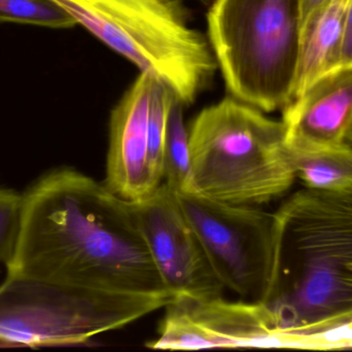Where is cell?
<instances>
[{"mask_svg": "<svg viewBox=\"0 0 352 352\" xmlns=\"http://www.w3.org/2000/svg\"><path fill=\"white\" fill-rule=\"evenodd\" d=\"M6 276L125 297L175 296L165 287L128 200L69 167L23 192Z\"/></svg>", "mask_w": 352, "mask_h": 352, "instance_id": "cell-1", "label": "cell"}, {"mask_svg": "<svg viewBox=\"0 0 352 352\" xmlns=\"http://www.w3.org/2000/svg\"><path fill=\"white\" fill-rule=\"evenodd\" d=\"M188 191L238 205L266 204L296 180L283 121L233 96L205 107L188 127Z\"/></svg>", "mask_w": 352, "mask_h": 352, "instance_id": "cell-2", "label": "cell"}, {"mask_svg": "<svg viewBox=\"0 0 352 352\" xmlns=\"http://www.w3.org/2000/svg\"><path fill=\"white\" fill-rule=\"evenodd\" d=\"M99 41L164 82L184 105L217 72L208 39L179 0H52Z\"/></svg>", "mask_w": 352, "mask_h": 352, "instance_id": "cell-3", "label": "cell"}, {"mask_svg": "<svg viewBox=\"0 0 352 352\" xmlns=\"http://www.w3.org/2000/svg\"><path fill=\"white\" fill-rule=\"evenodd\" d=\"M300 0H213L207 39L231 96L264 113L293 99Z\"/></svg>", "mask_w": 352, "mask_h": 352, "instance_id": "cell-4", "label": "cell"}, {"mask_svg": "<svg viewBox=\"0 0 352 352\" xmlns=\"http://www.w3.org/2000/svg\"><path fill=\"white\" fill-rule=\"evenodd\" d=\"M173 300L107 295L6 276L0 284V341L30 347L86 344Z\"/></svg>", "mask_w": 352, "mask_h": 352, "instance_id": "cell-5", "label": "cell"}, {"mask_svg": "<svg viewBox=\"0 0 352 352\" xmlns=\"http://www.w3.org/2000/svg\"><path fill=\"white\" fill-rule=\"evenodd\" d=\"M217 278L244 301L264 302L270 284L274 213L175 192Z\"/></svg>", "mask_w": 352, "mask_h": 352, "instance_id": "cell-6", "label": "cell"}, {"mask_svg": "<svg viewBox=\"0 0 352 352\" xmlns=\"http://www.w3.org/2000/svg\"><path fill=\"white\" fill-rule=\"evenodd\" d=\"M165 309L158 338L146 345L150 349H294V335L279 330L264 302L182 295Z\"/></svg>", "mask_w": 352, "mask_h": 352, "instance_id": "cell-7", "label": "cell"}, {"mask_svg": "<svg viewBox=\"0 0 352 352\" xmlns=\"http://www.w3.org/2000/svg\"><path fill=\"white\" fill-rule=\"evenodd\" d=\"M155 267L175 296L211 297L225 287L215 275L175 192L165 183L142 200L129 202Z\"/></svg>", "mask_w": 352, "mask_h": 352, "instance_id": "cell-8", "label": "cell"}, {"mask_svg": "<svg viewBox=\"0 0 352 352\" xmlns=\"http://www.w3.org/2000/svg\"><path fill=\"white\" fill-rule=\"evenodd\" d=\"M154 76L140 72L113 107L104 184L128 202L142 200L160 187L151 163L150 103Z\"/></svg>", "mask_w": 352, "mask_h": 352, "instance_id": "cell-9", "label": "cell"}, {"mask_svg": "<svg viewBox=\"0 0 352 352\" xmlns=\"http://www.w3.org/2000/svg\"><path fill=\"white\" fill-rule=\"evenodd\" d=\"M281 121L291 150H314L346 142L352 124V64L322 74L283 107Z\"/></svg>", "mask_w": 352, "mask_h": 352, "instance_id": "cell-10", "label": "cell"}, {"mask_svg": "<svg viewBox=\"0 0 352 352\" xmlns=\"http://www.w3.org/2000/svg\"><path fill=\"white\" fill-rule=\"evenodd\" d=\"M351 1L326 0L302 20L293 99L312 81L341 65Z\"/></svg>", "mask_w": 352, "mask_h": 352, "instance_id": "cell-11", "label": "cell"}, {"mask_svg": "<svg viewBox=\"0 0 352 352\" xmlns=\"http://www.w3.org/2000/svg\"><path fill=\"white\" fill-rule=\"evenodd\" d=\"M289 152L296 178L308 189L330 194L352 192V145L349 143L314 150L289 149Z\"/></svg>", "mask_w": 352, "mask_h": 352, "instance_id": "cell-12", "label": "cell"}, {"mask_svg": "<svg viewBox=\"0 0 352 352\" xmlns=\"http://www.w3.org/2000/svg\"><path fill=\"white\" fill-rule=\"evenodd\" d=\"M184 103L175 94L169 107L164 142V182L173 192L188 191L190 179L188 128Z\"/></svg>", "mask_w": 352, "mask_h": 352, "instance_id": "cell-13", "label": "cell"}, {"mask_svg": "<svg viewBox=\"0 0 352 352\" xmlns=\"http://www.w3.org/2000/svg\"><path fill=\"white\" fill-rule=\"evenodd\" d=\"M0 23L67 29L76 20L52 0H0Z\"/></svg>", "mask_w": 352, "mask_h": 352, "instance_id": "cell-14", "label": "cell"}, {"mask_svg": "<svg viewBox=\"0 0 352 352\" xmlns=\"http://www.w3.org/2000/svg\"><path fill=\"white\" fill-rule=\"evenodd\" d=\"M23 194L0 186V262L8 264L18 241Z\"/></svg>", "mask_w": 352, "mask_h": 352, "instance_id": "cell-15", "label": "cell"}, {"mask_svg": "<svg viewBox=\"0 0 352 352\" xmlns=\"http://www.w3.org/2000/svg\"><path fill=\"white\" fill-rule=\"evenodd\" d=\"M342 64H352V0L349 4L346 25H345L342 53H341V65Z\"/></svg>", "mask_w": 352, "mask_h": 352, "instance_id": "cell-16", "label": "cell"}, {"mask_svg": "<svg viewBox=\"0 0 352 352\" xmlns=\"http://www.w3.org/2000/svg\"><path fill=\"white\" fill-rule=\"evenodd\" d=\"M324 1L326 0H300V4H301V22L314 8L324 3Z\"/></svg>", "mask_w": 352, "mask_h": 352, "instance_id": "cell-17", "label": "cell"}, {"mask_svg": "<svg viewBox=\"0 0 352 352\" xmlns=\"http://www.w3.org/2000/svg\"><path fill=\"white\" fill-rule=\"evenodd\" d=\"M346 142L352 145V124L351 128H349V134H347Z\"/></svg>", "mask_w": 352, "mask_h": 352, "instance_id": "cell-18", "label": "cell"}, {"mask_svg": "<svg viewBox=\"0 0 352 352\" xmlns=\"http://www.w3.org/2000/svg\"><path fill=\"white\" fill-rule=\"evenodd\" d=\"M349 269H351V270H352V265H349Z\"/></svg>", "mask_w": 352, "mask_h": 352, "instance_id": "cell-19", "label": "cell"}]
</instances>
